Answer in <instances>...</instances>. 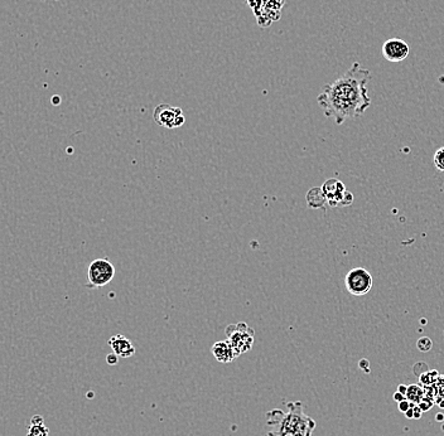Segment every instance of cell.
<instances>
[{
  "instance_id": "cell-18",
  "label": "cell",
  "mask_w": 444,
  "mask_h": 436,
  "mask_svg": "<svg viewBox=\"0 0 444 436\" xmlns=\"http://www.w3.org/2000/svg\"><path fill=\"white\" fill-rule=\"evenodd\" d=\"M413 406H417V405H413L411 402H409L406 400H404V401H401V402H399V410H400L401 412H404V414H405V412L407 411V410H410L411 409Z\"/></svg>"
},
{
  "instance_id": "cell-21",
  "label": "cell",
  "mask_w": 444,
  "mask_h": 436,
  "mask_svg": "<svg viewBox=\"0 0 444 436\" xmlns=\"http://www.w3.org/2000/svg\"><path fill=\"white\" fill-rule=\"evenodd\" d=\"M423 411L419 409V406H414V419H419L422 416Z\"/></svg>"
},
{
  "instance_id": "cell-7",
  "label": "cell",
  "mask_w": 444,
  "mask_h": 436,
  "mask_svg": "<svg viewBox=\"0 0 444 436\" xmlns=\"http://www.w3.org/2000/svg\"><path fill=\"white\" fill-rule=\"evenodd\" d=\"M322 190L327 198L328 205L332 207L338 206H350L354 202V195L351 192L346 190L343 183L337 181V179H328L322 185Z\"/></svg>"
},
{
  "instance_id": "cell-10",
  "label": "cell",
  "mask_w": 444,
  "mask_h": 436,
  "mask_svg": "<svg viewBox=\"0 0 444 436\" xmlns=\"http://www.w3.org/2000/svg\"><path fill=\"white\" fill-rule=\"evenodd\" d=\"M213 357L220 363H230L237 358V353L229 341H218L211 348Z\"/></svg>"
},
{
  "instance_id": "cell-3",
  "label": "cell",
  "mask_w": 444,
  "mask_h": 436,
  "mask_svg": "<svg viewBox=\"0 0 444 436\" xmlns=\"http://www.w3.org/2000/svg\"><path fill=\"white\" fill-rule=\"evenodd\" d=\"M227 341L231 343L237 356L246 353L254 346V329L250 328L246 323L240 322L237 324H230L225 330Z\"/></svg>"
},
{
  "instance_id": "cell-13",
  "label": "cell",
  "mask_w": 444,
  "mask_h": 436,
  "mask_svg": "<svg viewBox=\"0 0 444 436\" xmlns=\"http://www.w3.org/2000/svg\"><path fill=\"white\" fill-rule=\"evenodd\" d=\"M425 396V388L422 385H409L406 386L405 398L413 405H419Z\"/></svg>"
},
{
  "instance_id": "cell-19",
  "label": "cell",
  "mask_w": 444,
  "mask_h": 436,
  "mask_svg": "<svg viewBox=\"0 0 444 436\" xmlns=\"http://www.w3.org/2000/svg\"><path fill=\"white\" fill-rule=\"evenodd\" d=\"M106 362H108V364L115 365V364H117V362H119V357H117L116 354L112 352L111 354H108V357H106Z\"/></svg>"
},
{
  "instance_id": "cell-11",
  "label": "cell",
  "mask_w": 444,
  "mask_h": 436,
  "mask_svg": "<svg viewBox=\"0 0 444 436\" xmlns=\"http://www.w3.org/2000/svg\"><path fill=\"white\" fill-rule=\"evenodd\" d=\"M27 436H49V430L44 425L43 417L36 415L30 419V425L28 427Z\"/></svg>"
},
{
  "instance_id": "cell-1",
  "label": "cell",
  "mask_w": 444,
  "mask_h": 436,
  "mask_svg": "<svg viewBox=\"0 0 444 436\" xmlns=\"http://www.w3.org/2000/svg\"><path fill=\"white\" fill-rule=\"evenodd\" d=\"M371 72L355 62L346 72L330 85L323 87L317 103L326 117H331L337 125L346 120L356 119L364 115L371 105L367 83Z\"/></svg>"
},
{
  "instance_id": "cell-14",
  "label": "cell",
  "mask_w": 444,
  "mask_h": 436,
  "mask_svg": "<svg viewBox=\"0 0 444 436\" xmlns=\"http://www.w3.org/2000/svg\"><path fill=\"white\" fill-rule=\"evenodd\" d=\"M440 373L438 371H425L419 376V383L423 387H429V386H434L437 381L439 380Z\"/></svg>"
},
{
  "instance_id": "cell-4",
  "label": "cell",
  "mask_w": 444,
  "mask_h": 436,
  "mask_svg": "<svg viewBox=\"0 0 444 436\" xmlns=\"http://www.w3.org/2000/svg\"><path fill=\"white\" fill-rule=\"evenodd\" d=\"M115 278V266L109 258H96L88 265L87 286L91 289H99L108 285Z\"/></svg>"
},
{
  "instance_id": "cell-15",
  "label": "cell",
  "mask_w": 444,
  "mask_h": 436,
  "mask_svg": "<svg viewBox=\"0 0 444 436\" xmlns=\"http://www.w3.org/2000/svg\"><path fill=\"white\" fill-rule=\"evenodd\" d=\"M435 405L444 409V375H440L439 380L434 385Z\"/></svg>"
},
{
  "instance_id": "cell-8",
  "label": "cell",
  "mask_w": 444,
  "mask_h": 436,
  "mask_svg": "<svg viewBox=\"0 0 444 436\" xmlns=\"http://www.w3.org/2000/svg\"><path fill=\"white\" fill-rule=\"evenodd\" d=\"M409 44L403 39L391 38L383 44V56L389 62H394V63L406 59V57L409 56Z\"/></svg>"
},
{
  "instance_id": "cell-5",
  "label": "cell",
  "mask_w": 444,
  "mask_h": 436,
  "mask_svg": "<svg viewBox=\"0 0 444 436\" xmlns=\"http://www.w3.org/2000/svg\"><path fill=\"white\" fill-rule=\"evenodd\" d=\"M373 285L371 274L364 267H355L347 273L344 278L346 290L354 296H364L369 294Z\"/></svg>"
},
{
  "instance_id": "cell-16",
  "label": "cell",
  "mask_w": 444,
  "mask_h": 436,
  "mask_svg": "<svg viewBox=\"0 0 444 436\" xmlns=\"http://www.w3.org/2000/svg\"><path fill=\"white\" fill-rule=\"evenodd\" d=\"M433 163H434L435 168H437L438 171L444 172V146L435 151L434 158H433Z\"/></svg>"
},
{
  "instance_id": "cell-6",
  "label": "cell",
  "mask_w": 444,
  "mask_h": 436,
  "mask_svg": "<svg viewBox=\"0 0 444 436\" xmlns=\"http://www.w3.org/2000/svg\"><path fill=\"white\" fill-rule=\"evenodd\" d=\"M153 117L159 126L167 127V129L181 127L185 121L183 110L176 106L167 105V104H161L156 106L153 112Z\"/></svg>"
},
{
  "instance_id": "cell-20",
  "label": "cell",
  "mask_w": 444,
  "mask_h": 436,
  "mask_svg": "<svg viewBox=\"0 0 444 436\" xmlns=\"http://www.w3.org/2000/svg\"><path fill=\"white\" fill-rule=\"evenodd\" d=\"M394 400L398 401V402L404 401V400H405V395H404V393H401L400 391H396V393H395V395H394Z\"/></svg>"
},
{
  "instance_id": "cell-9",
  "label": "cell",
  "mask_w": 444,
  "mask_h": 436,
  "mask_svg": "<svg viewBox=\"0 0 444 436\" xmlns=\"http://www.w3.org/2000/svg\"><path fill=\"white\" fill-rule=\"evenodd\" d=\"M109 346L111 347L112 352L116 354L119 358H130L135 354V347L130 339L125 336L116 334L109 339Z\"/></svg>"
},
{
  "instance_id": "cell-2",
  "label": "cell",
  "mask_w": 444,
  "mask_h": 436,
  "mask_svg": "<svg viewBox=\"0 0 444 436\" xmlns=\"http://www.w3.org/2000/svg\"><path fill=\"white\" fill-rule=\"evenodd\" d=\"M269 430L266 436H312L315 421L305 415L300 401L287 404V410L274 409L266 414Z\"/></svg>"
},
{
  "instance_id": "cell-12",
  "label": "cell",
  "mask_w": 444,
  "mask_h": 436,
  "mask_svg": "<svg viewBox=\"0 0 444 436\" xmlns=\"http://www.w3.org/2000/svg\"><path fill=\"white\" fill-rule=\"evenodd\" d=\"M325 193L322 188H312L307 194V203L310 208H323L326 205Z\"/></svg>"
},
{
  "instance_id": "cell-17",
  "label": "cell",
  "mask_w": 444,
  "mask_h": 436,
  "mask_svg": "<svg viewBox=\"0 0 444 436\" xmlns=\"http://www.w3.org/2000/svg\"><path fill=\"white\" fill-rule=\"evenodd\" d=\"M417 346H418V348H419L420 352H428L432 349L433 343H432V341L428 338V337H423V338H420L419 341H418Z\"/></svg>"
}]
</instances>
